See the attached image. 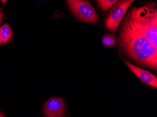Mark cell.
<instances>
[{
  "label": "cell",
  "instance_id": "obj_1",
  "mask_svg": "<svg viewBox=\"0 0 157 117\" xmlns=\"http://www.w3.org/2000/svg\"><path fill=\"white\" fill-rule=\"evenodd\" d=\"M119 42L120 47L135 61L156 71L157 48L127 16L120 27Z\"/></svg>",
  "mask_w": 157,
  "mask_h": 117
},
{
  "label": "cell",
  "instance_id": "obj_2",
  "mask_svg": "<svg viewBox=\"0 0 157 117\" xmlns=\"http://www.w3.org/2000/svg\"><path fill=\"white\" fill-rule=\"evenodd\" d=\"M127 16L157 49V4L150 2L138 8H133L128 11Z\"/></svg>",
  "mask_w": 157,
  "mask_h": 117
},
{
  "label": "cell",
  "instance_id": "obj_3",
  "mask_svg": "<svg viewBox=\"0 0 157 117\" xmlns=\"http://www.w3.org/2000/svg\"><path fill=\"white\" fill-rule=\"evenodd\" d=\"M67 2L71 11L78 19L87 23L98 22V16L89 1L68 0Z\"/></svg>",
  "mask_w": 157,
  "mask_h": 117
},
{
  "label": "cell",
  "instance_id": "obj_4",
  "mask_svg": "<svg viewBox=\"0 0 157 117\" xmlns=\"http://www.w3.org/2000/svg\"><path fill=\"white\" fill-rule=\"evenodd\" d=\"M134 2V0L118 1L113 5L105 21V25L108 30L115 33L125 13Z\"/></svg>",
  "mask_w": 157,
  "mask_h": 117
},
{
  "label": "cell",
  "instance_id": "obj_5",
  "mask_svg": "<svg viewBox=\"0 0 157 117\" xmlns=\"http://www.w3.org/2000/svg\"><path fill=\"white\" fill-rule=\"evenodd\" d=\"M45 117H64L66 115V103L63 99L52 97L44 104L43 108Z\"/></svg>",
  "mask_w": 157,
  "mask_h": 117
},
{
  "label": "cell",
  "instance_id": "obj_6",
  "mask_svg": "<svg viewBox=\"0 0 157 117\" xmlns=\"http://www.w3.org/2000/svg\"><path fill=\"white\" fill-rule=\"evenodd\" d=\"M123 60L127 65V66L142 81L148 85H150L156 88H157V78L156 75H154V74L149 71L137 67L136 66L131 64V63L127 61L126 60L123 59Z\"/></svg>",
  "mask_w": 157,
  "mask_h": 117
},
{
  "label": "cell",
  "instance_id": "obj_7",
  "mask_svg": "<svg viewBox=\"0 0 157 117\" xmlns=\"http://www.w3.org/2000/svg\"><path fill=\"white\" fill-rule=\"evenodd\" d=\"M12 31L8 24L0 27V45L5 44L12 39Z\"/></svg>",
  "mask_w": 157,
  "mask_h": 117
},
{
  "label": "cell",
  "instance_id": "obj_8",
  "mask_svg": "<svg viewBox=\"0 0 157 117\" xmlns=\"http://www.w3.org/2000/svg\"><path fill=\"white\" fill-rule=\"evenodd\" d=\"M118 1L117 0H98L96 2L100 8L105 12Z\"/></svg>",
  "mask_w": 157,
  "mask_h": 117
},
{
  "label": "cell",
  "instance_id": "obj_9",
  "mask_svg": "<svg viewBox=\"0 0 157 117\" xmlns=\"http://www.w3.org/2000/svg\"><path fill=\"white\" fill-rule=\"evenodd\" d=\"M102 42L105 46L107 47H112L115 45V37L113 35L107 34L103 37Z\"/></svg>",
  "mask_w": 157,
  "mask_h": 117
},
{
  "label": "cell",
  "instance_id": "obj_10",
  "mask_svg": "<svg viewBox=\"0 0 157 117\" xmlns=\"http://www.w3.org/2000/svg\"><path fill=\"white\" fill-rule=\"evenodd\" d=\"M3 15L1 9H0V25L2 23V21H3Z\"/></svg>",
  "mask_w": 157,
  "mask_h": 117
},
{
  "label": "cell",
  "instance_id": "obj_11",
  "mask_svg": "<svg viewBox=\"0 0 157 117\" xmlns=\"http://www.w3.org/2000/svg\"><path fill=\"white\" fill-rule=\"evenodd\" d=\"M0 117H6L4 113L0 111Z\"/></svg>",
  "mask_w": 157,
  "mask_h": 117
},
{
  "label": "cell",
  "instance_id": "obj_12",
  "mask_svg": "<svg viewBox=\"0 0 157 117\" xmlns=\"http://www.w3.org/2000/svg\"><path fill=\"white\" fill-rule=\"evenodd\" d=\"M1 2H2V3H5V2H7V1H1Z\"/></svg>",
  "mask_w": 157,
  "mask_h": 117
},
{
  "label": "cell",
  "instance_id": "obj_13",
  "mask_svg": "<svg viewBox=\"0 0 157 117\" xmlns=\"http://www.w3.org/2000/svg\"></svg>",
  "mask_w": 157,
  "mask_h": 117
}]
</instances>
